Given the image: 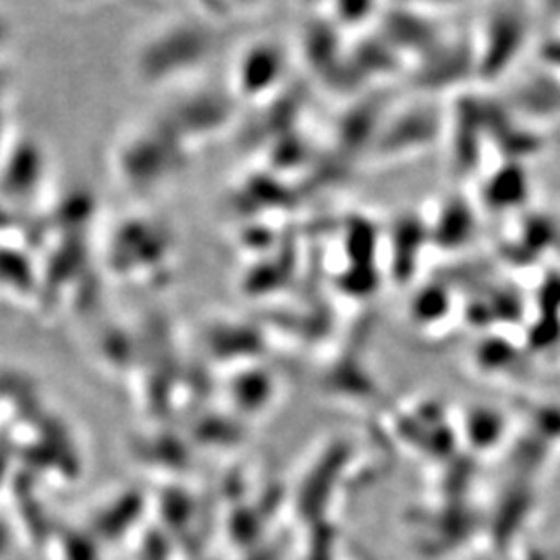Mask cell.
<instances>
[{"mask_svg":"<svg viewBox=\"0 0 560 560\" xmlns=\"http://www.w3.org/2000/svg\"><path fill=\"white\" fill-rule=\"evenodd\" d=\"M490 27L492 30H488V42L478 52V59H497L499 60L497 65L515 59L521 40L525 38L523 36L525 34V23H521L520 18L513 15V13H504V15H499L497 20L492 21Z\"/></svg>","mask_w":560,"mask_h":560,"instance_id":"6da1fadb","label":"cell"}]
</instances>
